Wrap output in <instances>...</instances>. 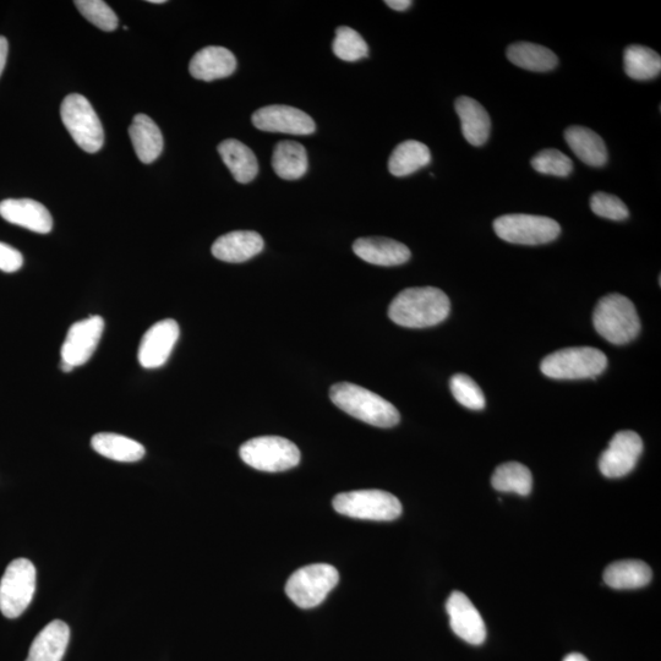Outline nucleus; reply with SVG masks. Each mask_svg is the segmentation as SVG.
I'll list each match as a JSON object with an SVG mask.
<instances>
[{
  "label": "nucleus",
  "mask_w": 661,
  "mask_h": 661,
  "mask_svg": "<svg viewBox=\"0 0 661 661\" xmlns=\"http://www.w3.org/2000/svg\"><path fill=\"white\" fill-rule=\"evenodd\" d=\"M340 581V573L327 564L299 568L286 584L288 598L300 609H313L324 603Z\"/></svg>",
  "instance_id": "8"
},
{
  "label": "nucleus",
  "mask_w": 661,
  "mask_h": 661,
  "mask_svg": "<svg viewBox=\"0 0 661 661\" xmlns=\"http://www.w3.org/2000/svg\"><path fill=\"white\" fill-rule=\"evenodd\" d=\"M70 641V628L56 620L38 633L26 661H62Z\"/></svg>",
  "instance_id": "20"
},
{
  "label": "nucleus",
  "mask_w": 661,
  "mask_h": 661,
  "mask_svg": "<svg viewBox=\"0 0 661 661\" xmlns=\"http://www.w3.org/2000/svg\"><path fill=\"white\" fill-rule=\"evenodd\" d=\"M507 58L516 67L534 73H546L559 64V58L551 49L531 42L513 43L507 48Z\"/></svg>",
  "instance_id": "28"
},
{
  "label": "nucleus",
  "mask_w": 661,
  "mask_h": 661,
  "mask_svg": "<svg viewBox=\"0 0 661 661\" xmlns=\"http://www.w3.org/2000/svg\"><path fill=\"white\" fill-rule=\"evenodd\" d=\"M652 577L650 567L639 560L616 561L605 568L603 576L606 586L617 591L646 587Z\"/></svg>",
  "instance_id": "25"
},
{
  "label": "nucleus",
  "mask_w": 661,
  "mask_h": 661,
  "mask_svg": "<svg viewBox=\"0 0 661 661\" xmlns=\"http://www.w3.org/2000/svg\"><path fill=\"white\" fill-rule=\"evenodd\" d=\"M450 387L453 397L463 407L473 409V411H482L485 408V396L472 378L464 374L452 376Z\"/></svg>",
  "instance_id": "33"
},
{
  "label": "nucleus",
  "mask_w": 661,
  "mask_h": 661,
  "mask_svg": "<svg viewBox=\"0 0 661 661\" xmlns=\"http://www.w3.org/2000/svg\"><path fill=\"white\" fill-rule=\"evenodd\" d=\"M608 358L597 348L573 347L548 355L540 364L545 376L555 380L595 379L604 373Z\"/></svg>",
  "instance_id": "4"
},
{
  "label": "nucleus",
  "mask_w": 661,
  "mask_h": 661,
  "mask_svg": "<svg viewBox=\"0 0 661 661\" xmlns=\"http://www.w3.org/2000/svg\"><path fill=\"white\" fill-rule=\"evenodd\" d=\"M330 397L343 412L366 424L392 428L400 423V412L392 403L362 386L340 382L331 387Z\"/></svg>",
  "instance_id": "2"
},
{
  "label": "nucleus",
  "mask_w": 661,
  "mask_h": 661,
  "mask_svg": "<svg viewBox=\"0 0 661 661\" xmlns=\"http://www.w3.org/2000/svg\"><path fill=\"white\" fill-rule=\"evenodd\" d=\"M218 154L238 183L248 184L258 176V158L243 142L225 140L218 146Z\"/></svg>",
  "instance_id": "24"
},
{
  "label": "nucleus",
  "mask_w": 661,
  "mask_h": 661,
  "mask_svg": "<svg viewBox=\"0 0 661 661\" xmlns=\"http://www.w3.org/2000/svg\"><path fill=\"white\" fill-rule=\"evenodd\" d=\"M237 69V59L225 47L211 46L201 49L191 59L189 71L196 80L213 81L231 76Z\"/></svg>",
  "instance_id": "19"
},
{
  "label": "nucleus",
  "mask_w": 661,
  "mask_h": 661,
  "mask_svg": "<svg viewBox=\"0 0 661 661\" xmlns=\"http://www.w3.org/2000/svg\"><path fill=\"white\" fill-rule=\"evenodd\" d=\"M151 4H165V0H150Z\"/></svg>",
  "instance_id": "41"
},
{
  "label": "nucleus",
  "mask_w": 661,
  "mask_h": 661,
  "mask_svg": "<svg viewBox=\"0 0 661 661\" xmlns=\"http://www.w3.org/2000/svg\"><path fill=\"white\" fill-rule=\"evenodd\" d=\"M129 135L139 160L146 165L155 162L163 151V136L160 128L150 117L138 114L130 125Z\"/></svg>",
  "instance_id": "23"
},
{
  "label": "nucleus",
  "mask_w": 661,
  "mask_h": 661,
  "mask_svg": "<svg viewBox=\"0 0 661 661\" xmlns=\"http://www.w3.org/2000/svg\"><path fill=\"white\" fill-rule=\"evenodd\" d=\"M309 161L307 150L297 141H281L272 155V168L284 180H297L305 176Z\"/></svg>",
  "instance_id": "26"
},
{
  "label": "nucleus",
  "mask_w": 661,
  "mask_h": 661,
  "mask_svg": "<svg viewBox=\"0 0 661 661\" xmlns=\"http://www.w3.org/2000/svg\"><path fill=\"white\" fill-rule=\"evenodd\" d=\"M64 127L71 138L89 154H96L105 144V133L100 118L86 97L71 94L65 97L60 107Z\"/></svg>",
  "instance_id": "6"
},
{
  "label": "nucleus",
  "mask_w": 661,
  "mask_h": 661,
  "mask_svg": "<svg viewBox=\"0 0 661 661\" xmlns=\"http://www.w3.org/2000/svg\"><path fill=\"white\" fill-rule=\"evenodd\" d=\"M36 567L30 560L16 559L7 567L0 581V611L16 619L29 608L36 592Z\"/></svg>",
  "instance_id": "9"
},
{
  "label": "nucleus",
  "mask_w": 661,
  "mask_h": 661,
  "mask_svg": "<svg viewBox=\"0 0 661 661\" xmlns=\"http://www.w3.org/2000/svg\"><path fill=\"white\" fill-rule=\"evenodd\" d=\"M491 484L501 493L527 496L532 491L533 477L531 471L523 464L508 462L496 468Z\"/></svg>",
  "instance_id": "31"
},
{
  "label": "nucleus",
  "mask_w": 661,
  "mask_h": 661,
  "mask_svg": "<svg viewBox=\"0 0 661 661\" xmlns=\"http://www.w3.org/2000/svg\"><path fill=\"white\" fill-rule=\"evenodd\" d=\"M532 167L539 173L555 177H568L573 171L571 158L555 149L538 152L533 157Z\"/></svg>",
  "instance_id": "35"
},
{
  "label": "nucleus",
  "mask_w": 661,
  "mask_h": 661,
  "mask_svg": "<svg viewBox=\"0 0 661 661\" xmlns=\"http://www.w3.org/2000/svg\"><path fill=\"white\" fill-rule=\"evenodd\" d=\"M642 452L641 436L631 430L620 431L600 457V472L610 479L625 477L635 469Z\"/></svg>",
  "instance_id": "12"
},
{
  "label": "nucleus",
  "mask_w": 661,
  "mask_h": 661,
  "mask_svg": "<svg viewBox=\"0 0 661 661\" xmlns=\"http://www.w3.org/2000/svg\"><path fill=\"white\" fill-rule=\"evenodd\" d=\"M180 335L177 321L162 320L151 327L142 337L139 347V363L145 369H157L167 363Z\"/></svg>",
  "instance_id": "14"
},
{
  "label": "nucleus",
  "mask_w": 661,
  "mask_h": 661,
  "mask_svg": "<svg viewBox=\"0 0 661 661\" xmlns=\"http://www.w3.org/2000/svg\"><path fill=\"white\" fill-rule=\"evenodd\" d=\"M332 49L336 57L344 62H358L369 56V47L364 38L348 26L338 27Z\"/></svg>",
  "instance_id": "32"
},
{
  "label": "nucleus",
  "mask_w": 661,
  "mask_h": 661,
  "mask_svg": "<svg viewBox=\"0 0 661 661\" xmlns=\"http://www.w3.org/2000/svg\"><path fill=\"white\" fill-rule=\"evenodd\" d=\"M449 297L439 288L418 287L404 289L392 300L390 319L408 329H425L441 324L450 315Z\"/></svg>",
  "instance_id": "1"
},
{
  "label": "nucleus",
  "mask_w": 661,
  "mask_h": 661,
  "mask_svg": "<svg viewBox=\"0 0 661 661\" xmlns=\"http://www.w3.org/2000/svg\"><path fill=\"white\" fill-rule=\"evenodd\" d=\"M8 52V40L7 38L0 36V76H2L5 64H7Z\"/></svg>",
  "instance_id": "38"
},
{
  "label": "nucleus",
  "mask_w": 661,
  "mask_h": 661,
  "mask_svg": "<svg viewBox=\"0 0 661 661\" xmlns=\"http://www.w3.org/2000/svg\"><path fill=\"white\" fill-rule=\"evenodd\" d=\"M591 209L595 215L611 221H624L630 216V211L624 201L615 195L603 193V191L593 194Z\"/></svg>",
  "instance_id": "36"
},
{
  "label": "nucleus",
  "mask_w": 661,
  "mask_h": 661,
  "mask_svg": "<svg viewBox=\"0 0 661 661\" xmlns=\"http://www.w3.org/2000/svg\"><path fill=\"white\" fill-rule=\"evenodd\" d=\"M450 626L464 642L480 646L486 639V626L482 615L462 592H453L446 603Z\"/></svg>",
  "instance_id": "15"
},
{
  "label": "nucleus",
  "mask_w": 661,
  "mask_h": 661,
  "mask_svg": "<svg viewBox=\"0 0 661 661\" xmlns=\"http://www.w3.org/2000/svg\"><path fill=\"white\" fill-rule=\"evenodd\" d=\"M386 5L396 12H406L407 9L412 7L413 2L411 0H387Z\"/></svg>",
  "instance_id": "39"
},
{
  "label": "nucleus",
  "mask_w": 661,
  "mask_h": 661,
  "mask_svg": "<svg viewBox=\"0 0 661 661\" xmlns=\"http://www.w3.org/2000/svg\"><path fill=\"white\" fill-rule=\"evenodd\" d=\"M75 5L84 18L97 26L98 29L106 32L117 30V15L106 2H102V0H76Z\"/></svg>",
  "instance_id": "34"
},
{
  "label": "nucleus",
  "mask_w": 661,
  "mask_h": 661,
  "mask_svg": "<svg viewBox=\"0 0 661 661\" xmlns=\"http://www.w3.org/2000/svg\"><path fill=\"white\" fill-rule=\"evenodd\" d=\"M431 162L429 147L417 140H407L393 150L389 160V171L395 177H407Z\"/></svg>",
  "instance_id": "29"
},
{
  "label": "nucleus",
  "mask_w": 661,
  "mask_h": 661,
  "mask_svg": "<svg viewBox=\"0 0 661 661\" xmlns=\"http://www.w3.org/2000/svg\"><path fill=\"white\" fill-rule=\"evenodd\" d=\"M265 242L259 233L253 231H234L225 234L212 245V255L216 259L240 264L253 259L264 250Z\"/></svg>",
  "instance_id": "18"
},
{
  "label": "nucleus",
  "mask_w": 661,
  "mask_h": 661,
  "mask_svg": "<svg viewBox=\"0 0 661 661\" xmlns=\"http://www.w3.org/2000/svg\"><path fill=\"white\" fill-rule=\"evenodd\" d=\"M494 231L507 243L542 245L554 242L560 236L561 227L553 218L512 213L496 218Z\"/></svg>",
  "instance_id": "10"
},
{
  "label": "nucleus",
  "mask_w": 661,
  "mask_h": 661,
  "mask_svg": "<svg viewBox=\"0 0 661 661\" xmlns=\"http://www.w3.org/2000/svg\"><path fill=\"white\" fill-rule=\"evenodd\" d=\"M593 324L600 336L619 346L635 340L641 331L635 305L617 293L599 300L594 310Z\"/></svg>",
  "instance_id": "3"
},
{
  "label": "nucleus",
  "mask_w": 661,
  "mask_h": 661,
  "mask_svg": "<svg viewBox=\"0 0 661 661\" xmlns=\"http://www.w3.org/2000/svg\"><path fill=\"white\" fill-rule=\"evenodd\" d=\"M92 449L98 455L117 462L133 463L145 456V447L127 436L114 433H100L92 437Z\"/></svg>",
  "instance_id": "27"
},
{
  "label": "nucleus",
  "mask_w": 661,
  "mask_h": 661,
  "mask_svg": "<svg viewBox=\"0 0 661 661\" xmlns=\"http://www.w3.org/2000/svg\"><path fill=\"white\" fill-rule=\"evenodd\" d=\"M24 265V258L19 250L8 244L0 243V270L8 273L16 272Z\"/></svg>",
  "instance_id": "37"
},
{
  "label": "nucleus",
  "mask_w": 661,
  "mask_h": 661,
  "mask_svg": "<svg viewBox=\"0 0 661 661\" xmlns=\"http://www.w3.org/2000/svg\"><path fill=\"white\" fill-rule=\"evenodd\" d=\"M455 108L461 119L464 139L473 146H483L491 131L489 113L478 101L467 96L457 98Z\"/></svg>",
  "instance_id": "21"
},
{
  "label": "nucleus",
  "mask_w": 661,
  "mask_h": 661,
  "mask_svg": "<svg viewBox=\"0 0 661 661\" xmlns=\"http://www.w3.org/2000/svg\"><path fill=\"white\" fill-rule=\"evenodd\" d=\"M105 331V320L101 316H90L75 322L68 331L62 347V363L71 369L89 362Z\"/></svg>",
  "instance_id": "11"
},
{
  "label": "nucleus",
  "mask_w": 661,
  "mask_h": 661,
  "mask_svg": "<svg viewBox=\"0 0 661 661\" xmlns=\"http://www.w3.org/2000/svg\"><path fill=\"white\" fill-rule=\"evenodd\" d=\"M240 458L261 472L278 473L297 467L300 451L292 441L280 436H260L240 447Z\"/></svg>",
  "instance_id": "7"
},
{
  "label": "nucleus",
  "mask_w": 661,
  "mask_h": 661,
  "mask_svg": "<svg viewBox=\"0 0 661 661\" xmlns=\"http://www.w3.org/2000/svg\"><path fill=\"white\" fill-rule=\"evenodd\" d=\"M564 661H589L584 655L579 653L568 654Z\"/></svg>",
  "instance_id": "40"
},
{
  "label": "nucleus",
  "mask_w": 661,
  "mask_h": 661,
  "mask_svg": "<svg viewBox=\"0 0 661 661\" xmlns=\"http://www.w3.org/2000/svg\"><path fill=\"white\" fill-rule=\"evenodd\" d=\"M354 254L371 265L400 266L411 259V250L397 240L381 237L360 238L353 244Z\"/></svg>",
  "instance_id": "17"
},
{
  "label": "nucleus",
  "mask_w": 661,
  "mask_h": 661,
  "mask_svg": "<svg viewBox=\"0 0 661 661\" xmlns=\"http://www.w3.org/2000/svg\"><path fill=\"white\" fill-rule=\"evenodd\" d=\"M251 119L255 128L267 133L310 135L316 129L315 122L309 114L298 108L283 105L260 108Z\"/></svg>",
  "instance_id": "13"
},
{
  "label": "nucleus",
  "mask_w": 661,
  "mask_h": 661,
  "mask_svg": "<svg viewBox=\"0 0 661 661\" xmlns=\"http://www.w3.org/2000/svg\"><path fill=\"white\" fill-rule=\"evenodd\" d=\"M332 505L340 515L355 520L390 522L402 515L401 501L382 490H357L338 494Z\"/></svg>",
  "instance_id": "5"
},
{
  "label": "nucleus",
  "mask_w": 661,
  "mask_h": 661,
  "mask_svg": "<svg viewBox=\"0 0 661 661\" xmlns=\"http://www.w3.org/2000/svg\"><path fill=\"white\" fill-rule=\"evenodd\" d=\"M0 216L12 225L35 233L47 234L53 228V218L47 207L31 199L3 200L0 202Z\"/></svg>",
  "instance_id": "16"
},
{
  "label": "nucleus",
  "mask_w": 661,
  "mask_h": 661,
  "mask_svg": "<svg viewBox=\"0 0 661 661\" xmlns=\"http://www.w3.org/2000/svg\"><path fill=\"white\" fill-rule=\"evenodd\" d=\"M624 67L627 76L633 80L657 79L661 71V57L653 49L632 45L625 49Z\"/></svg>",
  "instance_id": "30"
},
{
  "label": "nucleus",
  "mask_w": 661,
  "mask_h": 661,
  "mask_svg": "<svg viewBox=\"0 0 661 661\" xmlns=\"http://www.w3.org/2000/svg\"><path fill=\"white\" fill-rule=\"evenodd\" d=\"M565 140L579 160L591 167H603L608 162V149L605 142L592 129L570 127L565 131Z\"/></svg>",
  "instance_id": "22"
}]
</instances>
